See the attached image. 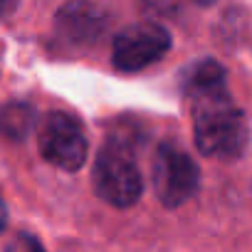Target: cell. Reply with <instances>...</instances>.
<instances>
[{"label":"cell","instance_id":"1","mask_svg":"<svg viewBox=\"0 0 252 252\" xmlns=\"http://www.w3.org/2000/svg\"><path fill=\"white\" fill-rule=\"evenodd\" d=\"M186 94L193 104V131L200 154L220 161L240 158L247 146L250 129L245 114L227 94V84L193 89Z\"/></svg>","mask_w":252,"mask_h":252},{"label":"cell","instance_id":"2","mask_svg":"<svg viewBox=\"0 0 252 252\" xmlns=\"http://www.w3.org/2000/svg\"><path fill=\"white\" fill-rule=\"evenodd\" d=\"M94 190L101 200L116 208H129L141 198V171L131 154V149L124 141L111 139L96 156L94 173H92Z\"/></svg>","mask_w":252,"mask_h":252},{"label":"cell","instance_id":"3","mask_svg":"<svg viewBox=\"0 0 252 252\" xmlns=\"http://www.w3.org/2000/svg\"><path fill=\"white\" fill-rule=\"evenodd\" d=\"M171 50V35L156 23H136L124 28L114 37L111 62L119 72H141L149 64L163 60Z\"/></svg>","mask_w":252,"mask_h":252},{"label":"cell","instance_id":"4","mask_svg":"<svg viewBox=\"0 0 252 252\" xmlns=\"http://www.w3.org/2000/svg\"><path fill=\"white\" fill-rule=\"evenodd\" d=\"M40 141V151L45 156V161H50L52 166L62 168V171H77L84 166L87 161V136L82 124L64 114V111H52L42 129L37 134Z\"/></svg>","mask_w":252,"mask_h":252},{"label":"cell","instance_id":"5","mask_svg":"<svg viewBox=\"0 0 252 252\" xmlns=\"http://www.w3.org/2000/svg\"><path fill=\"white\" fill-rule=\"evenodd\" d=\"M154 188L166 208H178L198 190V166L183 149L163 144L154 158Z\"/></svg>","mask_w":252,"mask_h":252},{"label":"cell","instance_id":"6","mask_svg":"<svg viewBox=\"0 0 252 252\" xmlns=\"http://www.w3.org/2000/svg\"><path fill=\"white\" fill-rule=\"evenodd\" d=\"M106 28V13L89 0H69L57 13V32L77 47L92 45Z\"/></svg>","mask_w":252,"mask_h":252},{"label":"cell","instance_id":"7","mask_svg":"<svg viewBox=\"0 0 252 252\" xmlns=\"http://www.w3.org/2000/svg\"><path fill=\"white\" fill-rule=\"evenodd\" d=\"M35 126V111L28 104H8L0 109V136L20 141Z\"/></svg>","mask_w":252,"mask_h":252},{"label":"cell","instance_id":"8","mask_svg":"<svg viewBox=\"0 0 252 252\" xmlns=\"http://www.w3.org/2000/svg\"><path fill=\"white\" fill-rule=\"evenodd\" d=\"M15 8H18V0H0V18L10 15Z\"/></svg>","mask_w":252,"mask_h":252},{"label":"cell","instance_id":"9","mask_svg":"<svg viewBox=\"0 0 252 252\" xmlns=\"http://www.w3.org/2000/svg\"><path fill=\"white\" fill-rule=\"evenodd\" d=\"M5 225H8V208H5L3 198H0V232L5 230Z\"/></svg>","mask_w":252,"mask_h":252},{"label":"cell","instance_id":"10","mask_svg":"<svg viewBox=\"0 0 252 252\" xmlns=\"http://www.w3.org/2000/svg\"><path fill=\"white\" fill-rule=\"evenodd\" d=\"M193 3H198V5H213L215 0H193Z\"/></svg>","mask_w":252,"mask_h":252}]
</instances>
